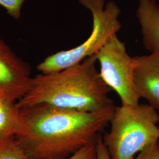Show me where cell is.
<instances>
[{"mask_svg":"<svg viewBox=\"0 0 159 159\" xmlns=\"http://www.w3.org/2000/svg\"><path fill=\"white\" fill-rule=\"evenodd\" d=\"M115 107L83 112L41 104L22 108L24 129L15 137L32 159H68L96 142Z\"/></svg>","mask_w":159,"mask_h":159,"instance_id":"cell-1","label":"cell"},{"mask_svg":"<svg viewBox=\"0 0 159 159\" xmlns=\"http://www.w3.org/2000/svg\"><path fill=\"white\" fill-rule=\"evenodd\" d=\"M96 56L63 71L33 77L29 91L16 102L18 108L46 104L83 112H95L114 106L111 89L96 67Z\"/></svg>","mask_w":159,"mask_h":159,"instance_id":"cell-2","label":"cell"},{"mask_svg":"<svg viewBox=\"0 0 159 159\" xmlns=\"http://www.w3.org/2000/svg\"><path fill=\"white\" fill-rule=\"evenodd\" d=\"M159 115L149 104L116 107L111 129L102 137L111 159H134L135 154L159 142Z\"/></svg>","mask_w":159,"mask_h":159,"instance_id":"cell-3","label":"cell"},{"mask_svg":"<svg viewBox=\"0 0 159 159\" xmlns=\"http://www.w3.org/2000/svg\"><path fill=\"white\" fill-rule=\"evenodd\" d=\"M79 2L91 12L93 28L90 35L79 46L46 57L37 67L41 74L63 71L96 55L121 29V11L113 1L106 3V0H79Z\"/></svg>","mask_w":159,"mask_h":159,"instance_id":"cell-4","label":"cell"},{"mask_svg":"<svg viewBox=\"0 0 159 159\" xmlns=\"http://www.w3.org/2000/svg\"><path fill=\"white\" fill-rule=\"evenodd\" d=\"M99 73L104 83L117 93L123 106H136L140 97L133 82L134 58L127 53L125 44L113 35L96 54Z\"/></svg>","mask_w":159,"mask_h":159,"instance_id":"cell-5","label":"cell"},{"mask_svg":"<svg viewBox=\"0 0 159 159\" xmlns=\"http://www.w3.org/2000/svg\"><path fill=\"white\" fill-rule=\"evenodd\" d=\"M31 67L0 36V97L12 102L29 91L33 77Z\"/></svg>","mask_w":159,"mask_h":159,"instance_id":"cell-6","label":"cell"},{"mask_svg":"<svg viewBox=\"0 0 159 159\" xmlns=\"http://www.w3.org/2000/svg\"><path fill=\"white\" fill-rule=\"evenodd\" d=\"M133 82L140 98L159 110V52L135 56Z\"/></svg>","mask_w":159,"mask_h":159,"instance_id":"cell-7","label":"cell"},{"mask_svg":"<svg viewBox=\"0 0 159 159\" xmlns=\"http://www.w3.org/2000/svg\"><path fill=\"white\" fill-rule=\"evenodd\" d=\"M136 16L144 48L150 53L159 52V4L155 0H139Z\"/></svg>","mask_w":159,"mask_h":159,"instance_id":"cell-8","label":"cell"},{"mask_svg":"<svg viewBox=\"0 0 159 159\" xmlns=\"http://www.w3.org/2000/svg\"><path fill=\"white\" fill-rule=\"evenodd\" d=\"M24 123L16 102L0 97V141L23 133Z\"/></svg>","mask_w":159,"mask_h":159,"instance_id":"cell-9","label":"cell"},{"mask_svg":"<svg viewBox=\"0 0 159 159\" xmlns=\"http://www.w3.org/2000/svg\"><path fill=\"white\" fill-rule=\"evenodd\" d=\"M0 159H32L20 146L15 137L0 141Z\"/></svg>","mask_w":159,"mask_h":159,"instance_id":"cell-10","label":"cell"},{"mask_svg":"<svg viewBox=\"0 0 159 159\" xmlns=\"http://www.w3.org/2000/svg\"><path fill=\"white\" fill-rule=\"evenodd\" d=\"M28 0H0V6L6 9L7 14L16 20H19L21 16L23 4Z\"/></svg>","mask_w":159,"mask_h":159,"instance_id":"cell-11","label":"cell"},{"mask_svg":"<svg viewBox=\"0 0 159 159\" xmlns=\"http://www.w3.org/2000/svg\"><path fill=\"white\" fill-rule=\"evenodd\" d=\"M68 159H97L96 140L85 145Z\"/></svg>","mask_w":159,"mask_h":159,"instance_id":"cell-12","label":"cell"},{"mask_svg":"<svg viewBox=\"0 0 159 159\" xmlns=\"http://www.w3.org/2000/svg\"><path fill=\"white\" fill-rule=\"evenodd\" d=\"M134 159H159V142L145 148Z\"/></svg>","mask_w":159,"mask_h":159,"instance_id":"cell-13","label":"cell"},{"mask_svg":"<svg viewBox=\"0 0 159 159\" xmlns=\"http://www.w3.org/2000/svg\"><path fill=\"white\" fill-rule=\"evenodd\" d=\"M97 159H111L108 150L103 143L102 137L100 134L96 139Z\"/></svg>","mask_w":159,"mask_h":159,"instance_id":"cell-14","label":"cell"},{"mask_svg":"<svg viewBox=\"0 0 159 159\" xmlns=\"http://www.w3.org/2000/svg\"><path fill=\"white\" fill-rule=\"evenodd\" d=\"M155 1H156V0H155Z\"/></svg>","mask_w":159,"mask_h":159,"instance_id":"cell-15","label":"cell"}]
</instances>
